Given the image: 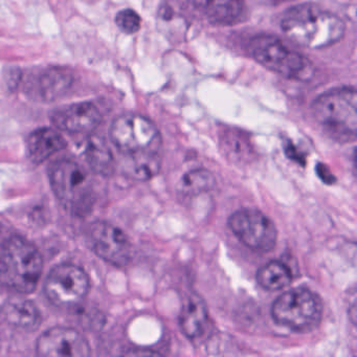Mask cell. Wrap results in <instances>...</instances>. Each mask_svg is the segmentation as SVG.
<instances>
[{
	"instance_id": "44dd1931",
	"label": "cell",
	"mask_w": 357,
	"mask_h": 357,
	"mask_svg": "<svg viewBox=\"0 0 357 357\" xmlns=\"http://www.w3.org/2000/svg\"><path fill=\"white\" fill-rule=\"evenodd\" d=\"M216 179L206 169H195L185 173L178 183V192L185 197H194L214 189Z\"/></svg>"
},
{
	"instance_id": "5bb4252c",
	"label": "cell",
	"mask_w": 357,
	"mask_h": 357,
	"mask_svg": "<svg viewBox=\"0 0 357 357\" xmlns=\"http://www.w3.org/2000/svg\"><path fill=\"white\" fill-rule=\"evenodd\" d=\"M0 314L12 327L26 332L38 329L41 314L34 303L20 296H12L3 303Z\"/></svg>"
},
{
	"instance_id": "e0dca14e",
	"label": "cell",
	"mask_w": 357,
	"mask_h": 357,
	"mask_svg": "<svg viewBox=\"0 0 357 357\" xmlns=\"http://www.w3.org/2000/svg\"><path fill=\"white\" fill-rule=\"evenodd\" d=\"M193 3L208 22L220 26L239 22L244 11L243 0H193Z\"/></svg>"
},
{
	"instance_id": "484cf974",
	"label": "cell",
	"mask_w": 357,
	"mask_h": 357,
	"mask_svg": "<svg viewBox=\"0 0 357 357\" xmlns=\"http://www.w3.org/2000/svg\"><path fill=\"white\" fill-rule=\"evenodd\" d=\"M282 1H287V0H282Z\"/></svg>"
},
{
	"instance_id": "603a6c76",
	"label": "cell",
	"mask_w": 357,
	"mask_h": 357,
	"mask_svg": "<svg viewBox=\"0 0 357 357\" xmlns=\"http://www.w3.org/2000/svg\"><path fill=\"white\" fill-rule=\"evenodd\" d=\"M116 24L123 33L133 35L139 32L142 26L141 16L132 9H125L116 16Z\"/></svg>"
},
{
	"instance_id": "9a60e30c",
	"label": "cell",
	"mask_w": 357,
	"mask_h": 357,
	"mask_svg": "<svg viewBox=\"0 0 357 357\" xmlns=\"http://www.w3.org/2000/svg\"><path fill=\"white\" fill-rule=\"evenodd\" d=\"M181 331L190 340H197L204 335L208 325V313L206 303L198 294L188 296L179 315Z\"/></svg>"
},
{
	"instance_id": "d6986e66",
	"label": "cell",
	"mask_w": 357,
	"mask_h": 357,
	"mask_svg": "<svg viewBox=\"0 0 357 357\" xmlns=\"http://www.w3.org/2000/svg\"><path fill=\"white\" fill-rule=\"evenodd\" d=\"M220 144L223 153L231 162H250L255 151L250 137L243 131L234 128L223 129L220 135Z\"/></svg>"
},
{
	"instance_id": "7402d4cb",
	"label": "cell",
	"mask_w": 357,
	"mask_h": 357,
	"mask_svg": "<svg viewBox=\"0 0 357 357\" xmlns=\"http://www.w3.org/2000/svg\"><path fill=\"white\" fill-rule=\"evenodd\" d=\"M127 172L137 181H148L158 174L160 160L158 153L137 154L129 156Z\"/></svg>"
},
{
	"instance_id": "8992f818",
	"label": "cell",
	"mask_w": 357,
	"mask_h": 357,
	"mask_svg": "<svg viewBox=\"0 0 357 357\" xmlns=\"http://www.w3.org/2000/svg\"><path fill=\"white\" fill-rule=\"evenodd\" d=\"M271 315L275 323L292 331H311L321 321L323 302L309 288H292L273 302Z\"/></svg>"
},
{
	"instance_id": "9c48e42d",
	"label": "cell",
	"mask_w": 357,
	"mask_h": 357,
	"mask_svg": "<svg viewBox=\"0 0 357 357\" xmlns=\"http://www.w3.org/2000/svg\"><path fill=\"white\" fill-rule=\"evenodd\" d=\"M89 278L81 267L59 264L52 269L45 283V294L58 307L80 304L89 291Z\"/></svg>"
},
{
	"instance_id": "ac0fdd59",
	"label": "cell",
	"mask_w": 357,
	"mask_h": 357,
	"mask_svg": "<svg viewBox=\"0 0 357 357\" xmlns=\"http://www.w3.org/2000/svg\"><path fill=\"white\" fill-rule=\"evenodd\" d=\"M83 153L85 162L93 172L103 176H109L114 172L116 162L112 150L101 137H89L85 142Z\"/></svg>"
},
{
	"instance_id": "4fadbf2b",
	"label": "cell",
	"mask_w": 357,
	"mask_h": 357,
	"mask_svg": "<svg viewBox=\"0 0 357 357\" xmlns=\"http://www.w3.org/2000/svg\"><path fill=\"white\" fill-rule=\"evenodd\" d=\"M51 121L59 130L86 135L97 129L101 123L102 114L91 102H80L54 110Z\"/></svg>"
},
{
	"instance_id": "8fae6325",
	"label": "cell",
	"mask_w": 357,
	"mask_h": 357,
	"mask_svg": "<svg viewBox=\"0 0 357 357\" xmlns=\"http://www.w3.org/2000/svg\"><path fill=\"white\" fill-rule=\"evenodd\" d=\"M75 76L72 70L63 66H49L26 77L24 93L35 101H57L72 89Z\"/></svg>"
},
{
	"instance_id": "ba28073f",
	"label": "cell",
	"mask_w": 357,
	"mask_h": 357,
	"mask_svg": "<svg viewBox=\"0 0 357 357\" xmlns=\"http://www.w3.org/2000/svg\"><path fill=\"white\" fill-rule=\"evenodd\" d=\"M229 227L234 235L250 250L271 252L278 240L275 223L256 208H242L229 219Z\"/></svg>"
},
{
	"instance_id": "30bf717a",
	"label": "cell",
	"mask_w": 357,
	"mask_h": 357,
	"mask_svg": "<svg viewBox=\"0 0 357 357\" xmlns=\"http://www.w3.org/2000/svg\"><path fill=\"white\" fill-rule=\"evenodd\" d=\"M87 239L91 250L99 258L114 266L129 264L132 248L122 229L106 221H96L89 227Z\"/></svg>"
},
{
	"instance_id": "5b68a950",
	"label": "cell",
	"mask_w": 357,
	"mask_h": 357,
	"mask_svg": "<svg viewBox=\"0 0 357 357\" xmlns=\"http://www.w3.org/2000/svg\"><path fill=\"white\" fill-rule=\"evenodd\" d=\"M248 52L261 66L284 78L307 82L314 74V66L308 58L273 35H258L250 39Z\"/></svg>"
},
{
	"instance_id": "277c9868",
	"label": "cell",
	"mask_w": 357,
	"mask_h": 357,
	"mask_svg": "<svg viewBox=\"0 0 357 357\" xmlns=\"http://www.w3.org/2000/svg\"><path fill=\"white\" fill-rule=\"evenodd\" d=\"M52 190L58 202L73 216L85 217L93 211L95 191L91 176L78 162L59 160L49 168Z\"/></svg>"
},
{
	"instance_id": "52a82bcc",
	"label": "cell",
	"mask_w": 357,
	"mask_h": 357,
	"mask_svg": "<svg viewBox=\"0 0 357 357\" xmlns=\"http://www.w3.org/2000/svg\"><path fill=\"white\" fill-rule=\"evenodd\" d=\"M112 144L126 155L158 153L162 135L153 122L141 114L118 116L109 129Z\"/></svg>"
},
{
	"instance_id": "7a4b0ae2",
	"label": "cell",
	"mask_w": 357,
	"mask_h": 357,
	"mask_svg": "<svg viewBox=\"0 0 357 357\" xmlns=\"http://www.w3.org/2000/svg\"><path fill=\"white\" fill-rule=\"evenodd\" d=\"M43 259L38 248L20 236L0 246V285L20 294H32L38 285Z\"/></svg>"
},
{
	"instance_id": "d4e9b609",
	"label": "cell",
	"mask_w": 357,
	"mask_h": 357,
	"mask_svg": "<svg viewBox=\"0 0 357 357\" xmlns=\"http://www.w3.org/2000/svg\"><path fill=\"white\" fill-rule=\"evenodd\" d=\"M317 172L319 178L323 181V183H328V185H332V183H335L336 177L332 174L331 171L325 164L317 165Z\"/></svg>"
},
{
	"instance_id": "2e32d148",
	"label": "cell",
	"mask_w": 357,
	"mask_h": 357,
	"mask_svg": "<svg viewBox=\"0 0 357 357\" xmlns=\"http://www.w3.org/2000/svg\"><path fill=\"white\" fill-rule=\"evenodd\" d=\"M68 146L66 139L53 128H40L31 133L26 141L30 160L39 165Z\"/></svg>"
},
{
	"instance_id": "6da1fadb",
	"label": "cell",
	"mask_w": 357,
	"mask_h": 357,
	"mask_svg": "<svg viewBox=\"0 0 357 357\" xmlns=\"http://www.w3.org/2000/svg\"><path fill=\"white\" fill-rule=\"evenodd\" d=\"M281 29L294 43L317 50L340 41L346 32V24L335 14L319 6L303 3L283 14Z\"/></svg>"
},
{
	"instance_id": "7c38bea8",
	"label": "cell",
	"mask_w": 357,
	"mask_h": 357,
	"mask_svg": "<svg viewBox=\"0 0 357 357\" xmlns=\"http://www.w3.org/2000/svg\"><path fill=\"white\" fill-rule=\"evenodd\" d=\"M37 354L43 357H87L91 347L86 338L74 328L54 327L39 336Z\"/></svg>"
},
{
	"instance_id": "ffe728a7",
	"label": "cell",
	"mask_w": 357,
	"mask_h": 357,
	"mask_svg": "<svg viewBox=\"0 0 357 357\" xmlns=\"http://www.w3.org/2000/svg\"><path fill=\"white\" fill-rule=\"evenodd\" d=\"M256 278L261 287L277 291L287 288L291 284L292 273L285 263L273 260L259 269Z\"/></svg>"
},
{
	"instance_id": "3957f363",
	"label": "cell",
	"mask_w": 357,
	"mask_h": 357,
	"mask_svg": "<svg viewBox=\"0 0 357 357\" xmlns=\"http://www.w3.org/2000/svg\"><path fill=\"white\" fill-rule=\"evenodd\" d=\"M313 118L334 141L348 143L356 139L357 95L351 87L321 93L311 106Z\"/></svg>"
},
{
	"instance_id": "cb8c5ba5",
	"label": "cell",
	"mask_w": 357,
	"mask_h": 357,
	"mask_svg": "<svg viewBox=\"0 0 357 357\" xmlns=\"http://www.w3.org/2000/svg\"><path fill=\"white\" fill-rule=\"evenodd\" d=\"M284 150H285V154L287 155L288 158L294 160V162H298V164L302 165V166H305V164H306V158H305L303 152H301L300 150L298 149V147L294 145L291 141H288L287 143H285Z\"/></svg>"
}]
</instances>
